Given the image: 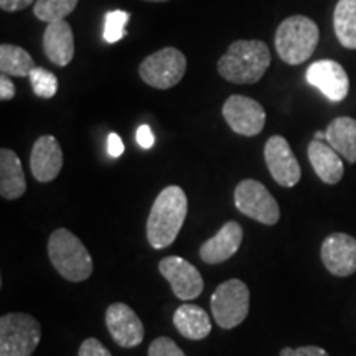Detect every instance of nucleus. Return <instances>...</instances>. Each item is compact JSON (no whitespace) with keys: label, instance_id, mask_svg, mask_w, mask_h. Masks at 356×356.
Instances as JSON below:
<instances>
[{"label":"nucleus","instance_id":"f257e3e1","mask_svg":"<svg viewBox=\"0 0 356 356\" xmlns=\"http://www.w3.org/2000/svg\"><path fill=\"white\" fill-rule=\"evenodd\" d=\"M188 213L185 191L177 185L163 188L155 198L147 220V239L154 249H165L175 241Z\"/></svg>","mask_w":356,"mask_h":356},{"label":"nucleus","instance_id":"f03ea898","mask_svg":"<svg viewBox=\"0 0 356 356\" xmlns=\"http://www.w3.org/2000/svg\"><path fill=\"white\" fill-rule=\"evenodd\" d=\"M270 66L269 47L261 40H238L231 43L218 61V73L234 84H252Z\"/></svg>","mask_w":356,"mask_h":356},{"label":"nucleus","instance_id":"7ed1b4c3","mask_svg":"<svg viewBox=\"0 0 356 356\" xmlns=\"http://www.w3.org/2000/svg\"><path fill=\"white\" fill-rule=\"evenodd\" d=\"M48 256L56 273L70 282H83L92 274V257L78 236L60 228L48 239Z\"/></svg>","mask_w":356,"mask_h":356},{"label":"nucleus","instance_id":"20e7f679","mask_svg":"<svg viewBox=\"0 0 356 356\" xmlns=\"http://www.w3.org/2000/svg\"><path fill=\"white\" fill-rule=\"evenodd\" d=\"M320 30L305 15H292L279 25L275 32V50L287 65H302L314 55L318 44Z\"/></svg>","mask_w":356,"mask_h":356},{"label":"nucleus","instance_id":"39448f33","mask_svg":"<svg viewBox=\"0 0 356 356\" xmlns=\"http://www.w3.org/2000/svg\"><path fill=\"white\" fill-rule=\"evenodd\" d=\"M42 340V327L32 315L7 314L0 318V356H32Z\"/></svg>","mask_w":356,"mask_h":356},{"label":"nucleus","instance_id":"423d86ee","mask_svg":"<svg viewBox=\"0 0 356 356\" xmlns=\"http://www.w3.org/2000/svg\"><path fill=\"white\" fill-rule=\"evenodd\" d=\"M210 305L215 322L225 330H231L248 317L249 289L239 279L226 280L213 292Z\"/></svg>","mask_w":356,"mask_h":356},{"label":"nucleus","instance_id":"0eeeda50","mask_svg":"<svg viewBox=\"0 0 356 356\" xmlns=\"http://www.w3.org/2000/svg\"><path fill=\"white\" fill-rule=\"evenodd\" d=\"M186 58L177 48L167 47L147 56L139 66L142 81L155 89L177 86L185 76Z\"/></svg>","mask_w":356,"mask_h":356},{"label":"nucleus","instance_id":"6e6552de","mask_svg":"<svg viewBox=\"0 0 356 356\" xmlns=\"http://www.w3.org/2000/svg\"><path fill=\"white\" fill-rule=\"evenodd\" d=\"M234 204L243 215H246L262 225L274 226L280 218V208L270 191L261 181H239L234 190Z\"/></svg>","mask_w":356,"mask_h":356},{"label":"nucleus","instance_id":"1a4fd4ad","mask_svg":"<svg viewBox=\"0 0 356 356\" xmlns=\"http://www.w3.org/2000/svg\"><path fill=\"white\" fill-rule=\"evenodd\" d=\"M222 118L231 131L244 137H254L266 126V111L259 102L246 96H229L222 104Z\"/></svg>","mask_w":356,"mask_h":356},{"label":"nucleus","instance_id":"9d476101","mask_svg":"<svg viewBox=\"0 0 356 356\" xmlns=\"http://www.w3.org/2000/svg\"><path fill=\"white\" fill-rule=\"evenodd\" d=\"M159 270L168 280L172 291L180 300H193L203 291V277L200 270L180 256L163 257Z\"/></svg>","mask_w":356,"mask_h":356},{"label":"nucleus","instance_id":"9b49d317","mask_svg":"<svg viewBox=\"0 0 356 356\" xmlns=\"http://www.w3.org/2000/svg\"><path fill=\"white\" fill-rule=\"evenodd\" d=\"M266 165L280 186L292 188L300 181L302 170L289 142L282 136H273L264 147Z\"/></svg>","mask_w":356,"mask_h":356},{"label":"nucleus","instance_id":"f8f14e48","mask_svg":"<svg viewBox=\"0 0 356 356\" xmlns=\"http://www.w3.org/2000/svg\"><path fill=\"white\" fill-rule=\"evenodd\" d=\"M307 81L332 102H340L348 96V74L343 66L333 60H320L312 63L307 70Z\"/></svg>","mask_w":356,"mask_h":356},{"label":"nucleus","instance_id":"ddd939ff","mask_svg":"<svg viewBox=\"0 0 356 356\" xmlns=\"http://www.w3.org/2000/svg\"><path fill=\"white\" fill-rule=\"evenodd\" d=\"M106 325L113 340L122 348L139 346L144 340V325L131 307L121 302L111 304L106 310Z\"/></svg>","mask_w":356,"mask_h":356},{"label":"nucleus","instance_id":"4468645a","mask_svg":"<svg viewBox=\"0 0 356 356\" xmlns=\"http://www.w3.org/2000/svg\"><path fill=\"white\" fill-rule=\"evenodd\" d=\"M323 266L337 277H348L356 273V239L345 233H333L325 238L320 249Z\"/></svg>","mask_w":356,"mask_h":356},{"label":"nucleus","instance_id":"2eb2a0df","mask_svg":"<svg viewBox=\"0 0 356 356\" xmlns=\"http://www.w3.org/2000/svg\"><path fill=\"white\" fill-rule=\"evenodd\" d=\"M63 167V150L53 136L38 137L30 155L32 175L40 184H48L60 175Z\"/></svg>","mask_w":356,"mask_h":356},{"label":"nucleus","instance_id":"dca6fc26","mask_svg":"<svg viewBox=\"0 0 356 356\" xmlns=\"http://www.w3.org/2000/svg\"><path fill=\"white\" fill-rule=\"evenodd\" d=\"M243 228L238 221H228L222 228L202 244L200 257L204 264H221L238 252L243 243Z\"/></svg>","mask_w":356,"mask_h":356},{"label":"nucleus","instance_id":"f3484780","mask_svg":"<svg viewBox=\"0 0 356 356\" xmlns=\"http://www.w3.org/2000/svg\"><path fill=\"white\" fill-rule=\"evenodd\" d=\"M43 51L56 66H68L74 56V37L71 25L66 20L47 25L43 35Z\"/></svg>","mask_w":356,"mask_h":356},{"label":"nucleus","instance_id":"a211bd4d","mask_svg":"<svg viewBox=\"0 0 356 356\" xmlns=\"http://www.w3.org/2000/svg\"><path fill=\"white\" fill-rule=\"evenodd\" d=\"M307 155L315 173L323 184L337 185L343 178L345 168L340 154L330 144H325V140H312L307 149Z\"/></svg>","mask_w":356,"mask_h":356},{"label":"nucleus","instance_id":"6ab92c4d","mask_svg":"<svg viewBox=\"0 0 356 356\" xmlns=\"http://www.w3.org/2000/svg\"><path fill=\"white\" fill-rule=\"evenodd\" d=\"M26 191V180L22 162L13 150H0V195L6 200L20 198Z\"/></svg>","mask_w":356,"mask_h":356},{"label":"nucleus","instance_id":"aec40b11","mask_svg":"<svg viewBox=\"0 0 356 356\" xmlns=\"http://www.w3.org/2000/svg\"><path fill=\"white\" fill-rule=\"evenodd\" d=\"M173 325L188 340H204L211 332V320L202 307L184 304L175 310Z\"/></svg>","mask_w":356,"mask_h":356},{"label":"nucleus","instance_id":"412c9836","mask_svg":"<svg viewBox=\"0 0 356 356\" xmlns=\"http://www.w3.org/2000/svg\"><path fill=\"white\" fill-rule=\"evenodd\" d=\"M327 144H330L350 163L356 162V121L353 118H337L327 127Z\"/></svg>","mask_w":356,"mask_h":356},{"label":"nucleus","instance_id":"4be33fe9","mask_svg":"<svg viewBox=\"0 0 356 356\" xmlns=\"http://www.w3.org/2000/svg\"><path fill=\"white\" fill-rule=\"evenodd\" d=\"M333 29L338 42L356 50V0H338L333 12Z\"/></svg>","mask_w":356,"mask_h":356},{"label":"nucleus","instance_id":"5701e85b","mask_svg":"<svg viewBox=\"0 0 356 356\" xmlns=\"http://www.w3.org/2000/svg\"><path fill=\"white\" fill-rule=\"evenodd\" d=\"M37 68L33 63V58L24 48L15 47V44L3 43L0 47V71L7 76L25 78Z\"/></svg>","mask_w":356,"mask_h":356},{"label":"nucleus","instance_id":"b1692460","mask_svg":"<svg viewBox=\"0 0 356 356\" xmlns=\"http://www.w3.org/2000/svg\"><path fill=\"white\" fill-rule=\"evenodd\" d=\"M78 6V0H37L33 13L44 24L65 20Z\"/></svg>","mask_w":356,"mask_h":356},{"label":"nucleus","instance_id":"393cba45","mask_svg":"<svg viewBox=\"0 0 356 356\" xmlns=\"http://www.w3.org/2000/svg\"><path fill=\"white\" fill-rule=\"evenodd\" d=\"M129 12L126 10H113L108 12L104 17V32L102 37L108 43H115L126 37V25L129 20Z\"/></svg>","mask_w":356,"mask_h":356},{"label":"nucleus","instance_id":"a878e982","mask_svg":"<svg viewBox=\"0 0 356 356\" xmlns=\"http://www.w3.org/2000/svg\"><path fill=\"white\" fill-rule=\"evenodd\" d=\"M30 84H32L33 92L38 97H43V99H50L56 95L58 91V78L51 71L44 68H35L32 73H30Z\"/></svg>","mask_w":356,"mask_h":356},{"label":"nucleus","instance_id":"bb28decb","mask_svg":"<svg viewBox=\"0 0 356 356\" xmlns=\"http://www.w3.org/2000/svg\"><path fill=\"white\" fill-rule=\"evenodd\" d=\"M149 356H186L172 338L159 337L149 346Z\"/></svg>","mask_w":356,"mask_h":356},{"label":"nucleus","instance_id":"cd10ccee","mask_svg":"<svg viewBox=\"0 0 356 356\" xmlns=\"http://www.w3.org/2000/svg\"><path fill=\"white\" fill-rule=\"evenodd\" d=\"M78 356H113L111 351L106 348L96 338H86L78 350Z\"/></svg>","mask_w":356,"mask_h":356},{"label":"nucleus","instance_id":"c85d7f7f","mask_svg":"<svg viewBox=\"0 0 356 356\" xmlns=\"http://www.w3.org/2000/svg\"><path fill=\"white\" fill-rule=\"evenodd\" d=\"M280 356H330L320 346H299V348H284Z\"/></svg>","mask_w":356,"mask_h":356},{"label":"nucleus","instance_id":"c756f323","mask_svg":"<svg viewBox=\"0 0 356 356\" xmlns=\"http://www.w3.org/2000/svg\"><path fill=\"white\" fill-rule=\"evenodd\" d=\"M137 142H139L142 149H150V147L154 145V142H155L154 132H152V129L147 126V124L140 126L139 131H137Z\"/></svg>","mask_w":356,"mask_h":356},{"label":"nucleus","instance_id":"7c9ffc66","mask_svg":"<svg viewBox=\"0 0 356 356\" xmlns=\"http://www.w3.org/2000/svg\"><path fill=\"white\" fill-rule=\"evenodd\" d=\"M108 152L111 157L118 159L121 157L124 154V144H122V139L118 136V134L111 132L109 137H108Z\"/></svg>","mask_w":356,"mask_h":356},{"label":"nucleus","instance_id":"2f4dec72","mask_svg":"<svg viewBox=\"0 0 356 356\" xmlns=\"http://www.w3.org/2000/svg\"><path fill=\"white\" fill-rule=\"evenodd\" d=\"M15 96V84L12 83L10 78H7V74L0 76V99L2 101H10Z\"/></svg>","mask_w":356,"mask_h":356},{"label":"nucleus","instance_id":"473e14b6","mask_svg":"<svg viewBox=\"0 0 356 356\" xmlns=\"http://www.w3.org/2000/svg\"><path fill=\"white\" fill-rule=\"evenodd\" d=\"M33 0H0V8L3 12H19L30 7Z\"/></svg>","mask_w":356,"mask_h":356},{"label":"nucleus","instance_id":"72a5a7b5","mask_svg":"<svg viewBox=\"0 0 356 356\" xmlns=\"http://www.w3.org/2000/svg\"><path fill=\"white\" fill-rule=\"evenodd\" d=\"M315 140H325V142H327V132H322V131L315 132Z\"/></svg>","mask_w":356,"mask_h":356},{"label":"nucleus","instance_id":"f704fd0d","mask_svg":"<svg viewBox=\"0 0 356 356\" xmlns=\"http://www.w3.org/2000/svg\"><path fill=\"white\" fill-rule=\"evenodd\" d=\"M147 2H167V0H147Z\"/></svg>","mask_w":356,"mask_h":356}]
</instances>
